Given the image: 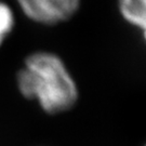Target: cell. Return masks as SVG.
<instances>
[{
    "mask_svg": "<svg viewBox=\"0 0 146 146\" xmlns=\"http://www.w3.org/2000/svg\"><path fill=\"white\" fill-rule=\"evenodd\" d=\"M21 94L36 100L48 114L69 110L78 100V88L58 55L39 51L28 55L16 76Z\"/></svg>",
    "mask_w": 146,
    "mask_h": 146,
    "instance_id": "obj_1",
    "label": "cell"
},
{
    "mask_svg": "<svg viewBox=\"0 0 146 146\" xmlns=\"http://www.w3.org/2000/svg\"><path fill=\"white\" fill-rule=\"evenodd\" d=\"M31 21L54 25L67 21L78 11L81 0H16Z\"/></svg>",
    "mask_w": 146,
    "mask_h": 146,
    "instance_id": "obj_2",
    "label": "cell"
},
{
    "mask_svg": "<svg viewBox=\"0 0 146 146\" xmlns=\"http://www.w3.org/2000/svg\"><path fill=\"white\" fill-rule=\"evenodd\" d=\"M119 10L125 21L145 36L146 0H119Z\"/></svg>",
    "mask_w": 146,
    "mask_h": 146,
    "instance_id": "obj_3",
    "label": "cell"
},
{
    "mask_svg": "<svg viewBox=\"0 0 146 146\" xmlns=\"http://www.w3.org/2000/svg\"><path fill=\"white\" fill-rule=\"evenodd\" d=\"M14 13L9 5L0 1V47L14 27Z\"/></svg>",
    "mask_w": 146,
    "mask_h": 146,
    "instance_id": "obj_4",
    "label": "cell"
}]
</instances>
